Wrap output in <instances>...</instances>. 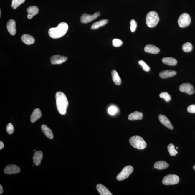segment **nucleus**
I'll list each match as a JSON object with an SVG mask.
<instances>
[{
  "label": "nucleus",
  "instance_id": "obj_23",
  "mask_svg": "<svg viewBox=\"0 0 195 195\" xmlns=\"http://www.w3.org/2000/svg\"><path fill=\"white\" fill-rule=\"evenodd\" d=\"M169 166V164L166 161H157L154 164L155 168L158 170H162L167 168Z\"/></svg>",
  "mask_w": 195,
  "mask_h": 195
},
{
  "label": "nucleus",
  "instance_id": "obj_1",
  "mask_svg": "<svg viewBox=\"0 0 195 195\" xmlns=\"http://www.w3.org/2000/svg\"><path fill=\"white\" fill-rule=\"evenodd\" d=\"M56 101L57 111L62 115L66 114L69 103L67 98L63 92H59L56 94Z\"/></svg>",
  "mask_w": 195,
  "mask_h": 195
},
{
  "label": "nucleus",
  "instance_id": "obj_22",
  "mask_svg": "<svg viewBox=\"0 0 195 195\" xmlns=\"http://www.w3.org/2000/svg\"><path fill=\"white\" fill-rule=\"evenodd\" d=\"M143 118V113L138 111H135L131 113L128 117V119L131 121L140 120Z\"/></svg>",
  "mask_w": 195,
  "mask_h": 195
},
{
  "label": "nucleus",
  "instance_id": "obj_8",
  "mask_svg": "<svg viewBox=\"0 0 195 195\" xmlns=\"http://www.w3.org/2000/svg\"><path fill=\"white\" fill-rule=\"evenodd\" d=\"M100 12H95L92 15H89L87 14H83L81 16L80 18L81 23L84 24L90 23L100 16Z\"/></svg>",
  "mask_w": 195,
  "mask_h": 195
},
{
  "label": "nucleus",
  "instance_id": "obj_10",
  "mask_svg": "<svg viewBox=\"0 0 195 195\" xmlns=\"http://www.w3.org/2000/svg\"><path fill=\"white\" fill-rule=\"evenodd\" d=\"M20 167L15 164H9L5 168L4 173L8 175L19 173L20 172Z\"/></svg>",
  "mask_w": 195,
  "mask_h": 195
},
{
  "label": "nucleus",
  "instance_id": "obj_9",
  "mask_svg": "<svg viewBox=\"0 0 195 195\" xmlns=\"http://www.w3.org/2000/svg\"><path fill=\"white\" fill-rule=\"evenodd\" d=\"M179 89L181 92H185L189 95H192L194 92V87L190 83H184L181 85Z\"/></svg>",
  "mask_w": 195,
  "mask_h": 195
},
{
  "label": "nucleus",
  "instance_id": "obj_41",
  "mask_svg": "<svg viewBox=\"0 0 195 195\" xmlns=\"http://www.w3.org/2000/svg\"><path fill=\"white\" fill-rule=\"evenodd\" d=\"M34 151H36V150H34Z\"/></svg>",
  "mask_w": 195,
  "mask_h": 195
},
{
  "label": "nucleus",
  "instance_id": "obj_7",
  "mask_svg": "<svg viewBox=\"0 0 195 195\" xmlns=\"http://www.w3.org/2000/svg\"><path fill=\"white\" fill-rule=\"evenodd\" d=\"M191 23V18L189 15L186 13L182 14L179 17L178 23L181 28H185L189 26Z\"/></svg>",
  "mask_w": 195,
  "mask_h": 195
},
{
  "label": "nucleus",
  "instance_id": "obj_14",
  "mask_svg": "<svg viewBox=\"0 0 195 195\" xmlns=\"http://www.w3.org/2000/svg\"><path fill=\"white\" fill-rule=\"evenodd\" d=\"M27 12L28 13L27 17L29 19H31L34 16L37 15L39 12V9L36 6H30L27 8Z\"/></svg>",
  "mask_w": 195,
  "mask_h": 195
},
{
  "label": "nucleus",
  "instance_id": "obj_38",
  "mask_svg": "<svg viewBox=\"0 0 195 195\" xmlns=\"http://www.w3.org/2000/svg\"><path fill=\"white\" fill-rule=\"evenodd\" d=\"M4 192V190L1 185H0V194H1Z\"/></svg>",
  "mask_w": 195,
  "mask_h": 195
},
{
  "label": "nucleus",
  "instance_id": "obj_34",
  "mask_svg": "<svg viewBox=\"0 0 195 195\" xmlns=\"http://www.w3.org/2000/svg\"><path fill=\"white\" fill-rule=\"evenodd\" d=\"M137 23L134 20H132L130 21V30L132 32H134L136 29Z\"/></svg>",
  "mask_w": 195,
  "mask_h": 195
},
{
  "label": "nucleus",
  "instance_id": "obj_13",
  "mask_svg": "<svg viewBox=\"0 0 195 195\" xmlns=\"http://www.w3.org/2000/svg\"><path fill=\"white\" fill-rule=\"evenodd\" d=\"M159 119L160 121L163 125L171 130L173 129V126L167 117L164 115L160 114L159 115Z\"/></svg>",
  "mask_w": 195,
  "mask_h": 195
},
{
  "label": "nucleus",
  "instance_id": "obj_39",
  "mask_svg": "<svg viewBox=\"0 0 195 195\" xmlns=\"http://www.w3.org/2000/svg\"><path fill=\"white\" fill-rule=\"evenodd\" d=\"M193 169H194V170H195V165L194 166H193Z\"/></svg>",
  "mask_w": 195,
  "mask_h": 195
},
{
  "label": "nucleus",
  "instance_id": "obj_20",
  "mask_svg": "<svg viewBox=\"0 0 195 195\" xmlns=\"http://www.w3.org/2000/svg\"><path fill=\"white\" fill-rule=\"evenodd\" d=\"M145 52L152 54H157L160 52V49L156 46L152 44H148L145 46L144 48Z\"/></svg>",
  "mask_w": 195,
  "mask_h": 195
},
{
  "label": "nucleus",
  "instance_id": "obj_29",
  "mask_svg": "<svg viewBox=\"0 0 195 195\" xmlns=\"http://www.w3.org/2000/svg\"><path fill=\"white\" fill-rule=\"evenodd\" d=\"M183 50L185 52H191L193 49V46L191 43L187 42L184 44L182 47Z\"/></svg>",
  "mask_w": 195,
  "mask_h": 195
},
{
  "label": "nucleus",
  "instance_id": "obj_6",
  "mask_svg": "<svg viewBox=\"0 0 195 195\" xmlns=\"http://www.w3.org/2000/svg\"><path fill=\"white\" fill-rule=\"evenodd\" d=\"M179 181V176L173 174H170L164 177L162 180V183L164 185H169L177 184Z\"/></svg>",
  "mask_w": 195,
  "mask_h": 195
},
{
  "label": "nucleus",
  "instance_id": "obj_33",
  "mask_svg": "<svg viewBox=\"0 0 195 195\" xmlns=\"http://www.w3.org/2000/svg\"><path fill=\"white\" fill-rule=\"evenodd\" d=\"M6 129L7 133L9 135H11L14 132V128L13 125L11 123H9L8 124Z\"/></svg>",
  "mask_w": 195,
  "mask_h": 195
},
{
  "label": "nucleus",
  "instance_id": "obj_19",
  "mask_svg": "<svg viewBox=\"0 0 195 195\" xmlns=\"http://www.w3.org/2000/svg\"><path fill=\"white\" fill-rule=\"evenodd\" d=\"M21 40L23 43L27 45L34 44L35 41L34 38L33 36L27 34L23 35L22 36Z\"/></svg>",
  "mask_w": 195,
  "mask_h": 195
},
{
  "label": "nucleus",
  "instance_id": "obj_25",
  "mask_svg": "<svg viewBox=\"0 0 195 195\" xmlns=\"http://www.w3.org/2000/svg\"><path fill=\"white\" fill-rule=\"evenodd\" d=\"M163 63L170 66H175L177 63V61L175 59L171 57H164L162 59Z\"/></svg>",
  "mask_w": 195,
  "mask_h": 195
},
{
  "label": "nucleus",
  "instance_id": "obj_27",
  "mask_svg": "<svg viewBox=\"0 0 195 195\" xmlns=\"http://www.w3.org/2000/svg\"><path fill=\"white\" fill-rule=\"evenodd\" d=\"M168 150L171 156H175L178 153V152L175 149V145L171 143L167 146Z\"/></svg>",
  "mask_w": 195,
  "mask_h": 195
},
{
  "label": "nucleus",
  "instance_id": "obj_21",
  "mask_svg": "<svg viewBox=\"0 0 195 195\" xmlns=\"http://www.w3.org/2000/svg\"><path fill=\"white\" fill-rule=\"evenodd\" d=\"M41 130L46 137L49 139L54 138V135L52 131L47 125L43 124L41 126Z\"/></svg>",
  "mask_w": 195,
  "mask_h": 195
},
{
  "label": "nucleus",
  "instance_id": "obj_24",
  "mask_svg": "<svg viewBox=\"0 0 195 195\" xmlns=\"http://www.w3.org/2000/svg\"><path fill=\"white\" fill-rule=\"evenodd\" d=\"M108 20H102L99 21L95 22L91 27V29L92 30H95L98 29L99 28L102 27L104 26L108 23Z\"/></svg>",
  "mask_w": 195,
  "mask_h": 195
},
{
  "label": "nucleus",
  "instance_id": "obj_3",
  "mask_svg": "<svg viewBox=\"0 0 195 195\" xmlns=\"http://www.w3.org/2000/svg\"><path fill=\"white\" fill-rule=\"evenodd\" d=\"M129 143L133 148L138 150H143L146 148L147 143L142 137L134 136L129 139Z\"/></svg>",
  "mask_w": 195,
  "mask_h": 195
},
{
  "label": "nucleus",
  "instance_id": "obj_15",
  "mask_svg": "<svg viewBox=\"0 0 195 195\" xmlns=\"http://www.w3.org/2000/svg\"><path fill=\"white\" fill-rule=\"evenodd\" d=\"M43 153L41 151H36L33 156V161L35 165L38 166L40 164L43 158Z\"/></svg>",
  "mask_w": 195,
  "mask_h": 195
},
{
  "label": "nucleus",
  "instance_id": "obj_17",
  "mask_svg": "<svg viewBox=\"0 0 195 195\" xmlns=\"http://www.w3.org/2000/svg\"><path fill=\"white\" fill-rule=\"evenodd\" d=\"M176 72L172 70H166L161 71L159 73V76L161 79H167L171 77L176 74Z\"/></svg>",
  "mask_w": 195,
  "mask_h": 195
},
{
  "label": "nucleus",
  "instance_id": "obj_28",
  "mask_svg": "<svg viewBox=\"0 0 195 195\" xmlns=\"http://www.w3.org/2000/svg\"><path fill=\"white\" fill-rule=\"evenodd\" d=\"M25 0H12L11 6L14 9H17L21 4L25 2Z\"/></svg>",
  "mask_w": 195,
  "mask_h": 195
},
{
  "label": "nucleus",
  "instance_id": "obj_11",
  "mask_svg": "<svg viewBox=\"0 0 195 195\" xmlns=\"http://www.w3.org/2000/svg\"><path fill=\"white\" fill-rule=\"evenodd\" d=\"M67 60V57L60 55L53 56L50 58L51 62L52 65H59L62 64Z\"/></svg>",
  "mask_w": 195,
  "mask_h": 195
},
{
  "label": "nucleus",
  "instance_id": "obj_40",
  "mask_svg": "<svg viewBox=\"0 0 195 195\" xmlns=\"http://www.w3.org/2000/svg\"><path fill=\"white\" fill-rule=\"evenodd\" d=\"M0 15H0V16H1V11H0Z\"/></svg>",
  "mask_w": 195,
  "mask_h": 195
},
{
  "label": "nucleus",
  "instance_id": "obj_18",
  "mask_svg": "<svg viewBox=\"0 0 195 195\" xmlns=\"http://www.w3.org/2000/svg\"><path fill=\"white\" fill-rule=\"evenodd\" d=\"M97 189L101 195H113L108 188L102 184H98L97 185Z\"/></svg>",
  "mask_w": 195,
  "mask_h": 195
},
{
  "label": "nucleus",
  "instance_id": "obj_35",
  "mask_svg": "<svg viewBox=\"0 0 195 195\" xmlns=\"http://www.w3.org/2000/svg\"><path fill=\"white\" fill-rule=\"evenodd\" d=\"M108 111L109 114L113 115L116 113L117 111V109L114 106H111L108 108Z\"/></svg>",
  "mask_w": 195,
  "mask_h": 195
},
{
  "label": "nucleus",
  "instance_id": "obj_26",
  "mask_svg": "<svg viewBox=\"0 0 195 195\" xmlns=\"http://www.w3.org/2000/svg\"><path fill=\"white\" fill-rule=\"evenodd\" d=\"M111 75L113 81L115 84L117 85H120L121 83V79L116 70H113L112 71Z\"/></svg>",
  "mask_w": 195,
  "mask_h": 195
},
{
  "label": "nucleus",
  "instance_id": "obj_16",
  "mask_svg": "<svg viewBox=\"0 0 195 195\" xmlns=\"http://www.w3.org/2000/svg\"><path fill=\"white\" fill-rule=\"evenodd\" d=\"M41 116L42 113L40 110L39 108H36L33 111L31 114L30 116V121L32 123L36 122L41 117Z\"/></svg>",
  "mask_w": 195,
  "mask_h": 195
},
{
  "label": "nucleus",
  "instance_id": "obj_12",
  "mask_svg": "<svg viewBox=\"0 0 195 195\" xmlns=\"http://www.w3.org/2000/svg\"><path fill=\"white\" fill-rule=\"evenodd\" d=\"M8 32L12 36H14L16 33V22L13 19H11L8 21L7 25Z\"/></svg>",
  "mask_w": 195,
  "mask_h": 195
},
{
  "label": "nucleus",
  "instance_id": "obj_5",
  "mask_svg": "<svg viewBox=\"0 0 195 195\" xmlns=\"http://www.w3.org/2000/svg\"><path fill=\"white\" fill-rule=\"evenodd\" d=\"M133 171V168L131 166L124 167L120 173L116 177V179L119 181H121L128 178Z\"/></svg>",
  "mask_w": 195,
  "mask_h": 195
},
{
  "label": "nucleus",
  "instance_id": "obj_2",
  "mask_svg": "<svg viewBox=\"0 0 195 195\" xmlns=\"http://www.w3.org/2000/svg\"><path fill=\"white\" fill-rule=\"evenodd\" d=\"M68 29V24L62 22L56 28L49 29V34L50 37L53 39H57L62 37L66 34Z\"/></svg>",
  "mask_w": 195,
  "mask_h": 195
},
{
  "label": "nucleus",
  "instance_id": "obj_30",
  "mask_svg": "<svg viewBox=\"0 0 195 195\" xmlns=\"http://www.w3.org/2000/svg\"><path fill=\"white\" fill-rule=\"evenodd\" d=\"M139 65L143 68L144 71L148 72L150 71V67L143 60H140L138 62Z\"/></svg>",
  "mask_w": 195,
  "mask_h": 195
},
{
  "label": "nucleus",
  "instance_id": "obj_31",
  "mask_svg": "<svg viewBox=\"0 0 195 195\" xmlns=\"http://www.w3.org/2000/svg\"><path fill=\"white\" fill-rule=\"evenodd\" d=\"M159 96L164 99L166 102H168L171 100V97L170 95L167 92H163L160 94Z\"/></svg>",
  "mask_w": 195,
  "mask_h": 195
},
{
  "label": "nucleus",
  "instance_id": "obj_36",
  "mask_svg": "<svg viewBox=\"0 0 195 195\" xmlns=\"http://www.w3.org/2000/svg\"><path fill=\"white\" fill-rule=\"evenodd\" d=\"M187 111L190 113H195V105H191L189 106L187 108Z\"/></svg>",
  "mask_w": 195,
  "mask_h": 195
},
{
  "label": "nucleus",
  "instance_id": "obj_32",
  "mask_svg": "<svg viewBox=\"0 0 195 195\" xmlns=\"http://www.w3.org/2000/svg\"><path fill=\"white\" fill-rule=\"evenodd\" d=\"M113 45L115 47H120L123 44V42L120 39H114L113 40Z\"/></svg>",
  "mask_w": 195,
  "mask_h": 195
},
{
  "label": "nucleus",
  "instance_id": "obj_37",
  "mask_svg": "<svg viewBox=\"0 0 195 195\" xmlns=\"http://www.w3.org/2000/svg\"><path fill=\"white\" fill-rule=\"evenodd\" d=\"M4 147V144L2 141H0V150H1Z\"/></svg>",
  "mask_w": 195,
  "mask_h": 195
},
{
  "label": "nucleus",
  "instance_id": "obj_4",
  "mask_svg": "<svg viewBox=\"0 0 195 195\" xmlns=\"http://www.w3.org/2000/svg\"><path fill=\"white\" fill-rule=\"evenodd\" d=\"M159 20V16L156 12L151 11L147 14L146 18V24L150 28H153L156 27L157 25Z\"/></svg>",
  "mask_w": 195,
  "mask_h": 195
}]
</instances>
